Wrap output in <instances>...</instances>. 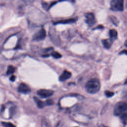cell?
Wrapping results in <instances>:
<instances>
[{
  "label": "cell",
  "mask_w": 127,
  "mask_h": 127,
  "mask_svg": "<svg viewBox=\"0 0 127 127\" xmlns=\"http://www.w3.org/2000/svg\"><path fill=\"white\" fill-rule=\"evenodd\" d=\"M100 87L101 85L99 80L97 78H92L86 82L85 89L89 93L95 94L100 90Z\"/></svg>",
  "instance_id": "obj_1"
},
{
  "label": "cell",
  "mask_w": 127,
  "mask_h": 127,
  "mask_svg": "<svg viewBox=\"0 0 127 127\" xmlns=\"http://www.w3.org/2000/svg\"><path fill=\"white\" fill-rule=\"evenodd\" d=\"M127 105L124 102H119L115 106L114 110V114L116 116H121L127 114Z\"/></svg>",
  "instance_id": "obj_2"
},
{
  "label": "cell",
  "mask_w": 127,
  "mask_h": 127,
  "mask_svg": "<svg viewBox=\"0 0 127 127\" xmlns=\"http://www.w3.org/2000/svg\"><path fill=\"white\" fill-rule=\"evenodd\" d=\"M110 5L112 10L122 11L124 10V0H112Z\"/></svg>",
  "instance_id": "obj_3"
},
{
  "label": "cell",
  "mask_w": 127,
  "mask_h": 127,
  "mask_svg": "<svg viewBox=\"0 0 127 127\" xmlns=\"http://www.w3.org/2000/svg\"><path fill=\"white\" fill-rule=\"evenodd\" d=\"M34 101H35V102L37 104V106L39 108H44L46 106L51 105L54 103L53 101L52 100H51V99L47 100L46 101H41V100H39V99H38L37 97H34Z\"/></svg>",
  "instance_id": "obj_4"
},
{
  "label": "cell",
  "mask_w": 127,
  "mask_h": 127,
  "mask_svg": "<svg viewBox=\"0 0 127 127\" xmlns=\"http://www.w3.org/2000/svg\"><path fill=\"white\" fill-rule=\"evenodd\" d=\"M46 36V32L44 28H42L39 31L36 32L33 36V40L41 41L44 40Z\"/></svg>",
  "instance_id": "obj_5"
},
{
  "label": "cell",
  "mask_w": 127,
  "mask_h": 127,
  "mask_svg": "<svg viewBox=\"0 0 127 127\" xmlns=\"http://www.w3.org/2000/svg\"><path fill=\"white\" fill-rule=\"evenodd\" d=\"M54 93V91L51 90L42 89L37 91V94L42 98H46L51 96Z\"/></svg>",
  "instance_id": "obj_6"
},
{
  "label": "cell",
  "mask_w": 127,
  "mask_h": 127,
  "mask_svg": "<svg viewBox=\"0 0 127 127\" xmlns=\"http://www.w3.org/2000/svg\"><path fill=\"white\" fill-rule=\"evenodd\" d=\"M86 20L85 22L89 26L91 27L93 26L96 22V18L93 13H88L85 15Z\"/></svg>",
  "instance_id": "obj_7"
},
{
  "label": "cell",
  "mask_w": 127,
  "mask_h": 127,
  "mask_svg": "<svg viewBox=\"0 0 127 127\" xmlns=\"http://www.w3.org/2000/svg\"><path fill=\"white\" fill-rule=\"evenodd\" d=\"M18 92L22 94H27L31 92L30 88L25 83H21L19 84L17 88Z\"/></svg>",
  "instance_id": "obj_8"
},
{
  "label": "cell",
  "mask_w": 127,
  "mask_h": 127,
  "mask_svg": "<svg viewBox=\"0 0 127 127\" xmlns=\"http://www.w3.org/2000/svg\"><path fill=\"white\" fill-rule=\"evenodd\" d=\"M71 75V73L67 70H64L62 74L59 77V80L64 81L69 78Z\"/></svg>",
  "instance_id": "obj_9"
},
{
  "label": "cell",
  "mask_w": 127,
  "mask_h": 127,
  "mask_svg": "<svg viewBox=\"0 0 127 127\" xmlns=\"http://www.w3.org/2000/svg\"><path fill=\"white\" fill-rule=\"evenodd\" d=\"M76 21V19L75 18H70L68 19L62 20L58 21H56L54 22V24H69L75 22Z\"/></svg>",
  "instance_id": "obj_10"
},
{
  "label": "cell",
  "mask_w": 127,
  "mask_h": 127,
  "mask_svg": "<svg viewBox=\"0 0 127 127\" xmlns=\"http://www.w3.org/2000/svg\"><path fill=\"white\" fill-rule=\"evenodd\" d=\"M109 36L110 40L113 42L114 40L117 39L118 37V32L115 29H110L109 31Z\"/></svg>",
  "instance_id": "obj_11"
},
{
  "label": "cell",
  "mask_w": 127,
  "mask_h": 127,
  "mask_svg": "<svg viewBox=\"0 0 127 127\" xmlns=\"http://www.w3.org/2000/svg\"><path fill=\"white\" fill-rule=\"evenodd\" d=\"M102 43L103 44V46L106 49H109L112 44V42L109 39H103L102 40Z\"/></svg>",
  "instance_id": "obj_12"
},
{
  "label": "cell",
  "mask_w": 127,
  "mask_h": 127,
  "mask_svg": "<svg viewBox=\"0 0 127 127\" xmlns=\"http://www.w3.org/2000/svg\"><path fill=\"white\" fill-rule=\"evenodd\" d=\"M15 70V67L13 66L10 65L7 67V71H6V74L7 75H10V74L14 73Z\"/></svg>",
  "instance_id": "obj_13"
},
{
  "label": "cell",
  "mask_w": 127,
  "mask_h": 127,
  "mask_svg": "<svg viewBox=\"0 0 127 127\" xmlns=\"http://www.w3.org/2000/svg\"><path fill=\"white\" fill-rule=\"evenodd\" d=\"M1 125L4 127H16L15 125H14L13 124L10 122H1Z\"/></svg>",
  "instance_id": "obj_14"
},
{
  "label": "cell",
  "mask_w": 127,
  "mask_h": 127,
  "mask_svg": "<svg viewBox=\"0 0 127 127\" xmlns=\"http://www.w3.org/2000/svg\"><path fill=\"white\" fill-rule=\"evenodd\" d=\"M51 55L54 58H56V59H59V58H61L62 56L61 54L59 53L58 52H53L51 53Z\"/></svg>",
  "instance_id": "obj_15"
},
{
  "label": "cell",
  "mask_w": 127,
  "mask_h": 127,
  "mask_svg": "<svg viewBox=\"0 0 127 127\" xmlns=\"http://www.w3.org/2000/svg\"><path fill=\"white\" fill-rule=\"evenodd\" d=\"M105 95H106V97H108V98H110V97H112V96L114 95V93L113 92L110 91L106 90V91H105Z\"/></svg>",
  "instance_id": "obj_16"
},
{
  "label": "cell",
  "mask_w": 127,
  "mask_h": 127,
  "mask_svg": "<svg viewBox=\"0 0 127 127\" xmlns=\"http://www.w3.org/2000/svg\"><path fill=\"white\" fill-rule=\"evenodd\" d=\"M15 78H16V77L15 75H12L10 77V80L11 81H14L15 80Z\"/></svg>",
  "instance_id": "obj_17"
},
{
  "label": "cell",
  "mask_w": 127,
  "mask_h": 127,
  "mask_svg": "<svg viewBox=\"0 0 127 127\" xmlns=\"http://www.w3.org/2000/svg\"><path fill=\"white\" fill-rule=\"evenodd\" d=\"M127 54V50H124V51H122L120 53V54Z\"/></svg>",
  "instance_id": "obj_18"
},
{
  "label": "cell",
  "mask_w": 127,
  "mask_h": 127,
  "mask_svg": "<svg viewBox=\"0 0 127 127\" xmlns=\"http://www.w3.org/2000/svg\"><path fill=\"white\" fill-rule=\"evenodd\" d=\"M125 46H126V47H127V41L125 42Z\"/></svg>",
  "instance_id": "obj_19"
},
{
  "label": "cell",
  "mask_w": 127,
  "mask_h": 127,
  "mask_svg": "<svg viewBox=\"0 0 127 127\" xmlns=\"http://www.w3.org/2000/svg\"></svg>",
  "instance_id": "obj_20"
}]
</instances>
